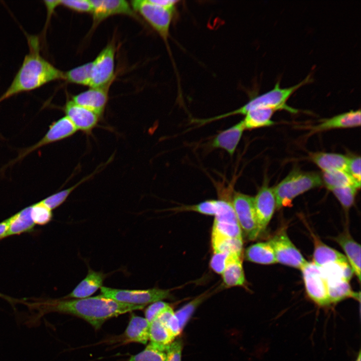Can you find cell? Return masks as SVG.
Here are the masks:
<instances>
[{
	"instance_id": "cell-1",
	"label": "cell",
	"mask_w": 361,
	"mask_h": 361,
	"mask_svg": "<svg viewBox=\"0 0 361 361\" xmlns=\"http://www.w3.org/2000/svg\"><path fill=\"white\" fill-rule=\"evenodd\" d=\"M41 305L46 312H58L80 317L96 329L111 318L142 309L146 306L120 302L101 295L72 300L53 299Z\"/></svg>"
},
{
	"instance_id": "cell-2",
	"label": "cell",
	"mask_w": 361,
	"mask_h": 361,
	"mask_svg": "<svg viewBox=\"0 0 361 361\" xmlns=\"http://www.w3.org/2000/svg\"><path fill=\"white\" fill-rule=\"evenodd\" d=\"M29 53L7 90L0 96V103L18 94L38 89L50 82L64 80V73L54 67L40 53L39 38L27 35Z\"/></svg>"
},
{
	"instance_id": "cell-3",
	"label": "cell",
	"mask_w": 361,
	"mask_h": 361,
	"mask_svg": "<svg viewBox=\"0 0 361 361\" xmlns=\"http://www.w3.org/2000/svg\"><path fill=\"white\" fill-rule=\"evenodd\" d=\"M310 76H307L298 84L293 86L282 88L277 82L269 91L252 98L241 107L232 111L209 118L210 122L226 118L234 115H245L248 111L258 108H269L278 110L284 109L291 112L296 110L287 106L286 102L290 97L300 87L308 83Z\"/></svg>"
},
{
	"instance_id": "cell-4",
	"label": "cell",
	"mask_w": 361,
	"mask_h": 361,
	"mask_svg": "<svg viewBox=\"0 0 361 361\" xmlns=\"http://www.w3.org/2000/svg\"><path fill=\"white\" fill-rule=\"evenodd\" d=\"M322 185L321 177L316 173L293 170L273 188L276 209L290 206L296 197Z\"/></svg>"
},
{
	"instance_id": "cell-5",
	"label": "cell",
	"mask_w": 361,
	"mask_h": 361,
	"mask_svg": "<svg viewBox=\"0 0 361 361\" xmlns=\"http://www.w3.org/2000/svg\"><path fill=\"white\" fill-rule=\"evenodd\" d=\"M131 3L133 11L138 12L159 35L170 53L168 39L174 10L161 7L153 0H134Z\"/></svg>"
},
{
	"instance_id": "cell-6",
	"label": "cell",
	"mask_w": 361,
	"mask_h": 361,
	"mask_svg": "<svg viewBox=\"0 0 361 361\" xmlns=\"http://www.w3.org/2000/svg\"><path fill=\"white\" fill-rule=\"evenodd\" d=\"M100 289L103 296L118 302L135 305H146L168 298L170 296L169 290L159 288L126 290L102 286Z\"/></svg>"
},
{
	"instance_id": "cell-7",
	"label": "cell",
	"mask_w": 361,
	"mask_h": 361,
	"mask_svg": "<svg viewBox=\"0 0 361 361\" xmlns=\"http://www.w3.org/2000/svg\"><path fill=\"white\" fill-rule=\"evenodd\" d=\"M232 204L241 229L249 240L261 234L256 213L254 198L239 192H234Z\"/></svg>"
},
{
	"instance_id": "cell-8",
	"label": "cell",
	"mask_w": 361,
	"mask_h": 361,
	"mask_svg": "<svg viewBox=\"0 0 361 361\" xmlns=\"http://www.w3.org/2000/svg\"><path fill=\"white\" fill-rule=\"evenodd\" d=\"M300 270L308 297L319 307L331 306L328 296L326 281L320 267L313 262H307Z\"/></svg>"
},
{
	"instance_id": "cell-9",
	"label": "cell",
	"mask_w": 361,
	"mask_h": 361,
	"mask_svg": "<svg viewBox=\"0 0 361 361\" xmlns=\"http://www.w3.org/2000/svg\"><path fill=\"white\" fill-rule=\"evenodd\" d=\"M268 242L274 251L277 263L301 269L307 262L290 240L285 230L277 232Z\"/></svg>"
},
{
	"instance_id": "cell-10",
	"label": "cell",
	"mask_w": 361,
	"mask_h": 361,
	"mask_svg": "<svg viewBox=\"0 0 361 361\" xmlns=\"http://www.w3.org/2000/svg\"><path fill=\"white\" fill-rule=\"evenodd\" d=\"M115 47L108 44L92 62L90 87L109 85L114 77Z\"/></svg>"
},
{
	"instance_id": "cell-11",
	"label": "cell",
	"mask_w": 361,
	"mask_h": 361,
	"mask_svg": "<svg viewBox=\"0 0 361 361\" xmlns=\"http://www.w3.org/2000/svg\"><path fill=\"white\" fill-rule=\"evenodd\" d=\"M78 130L66 116L54 121L45 135L37 143L21 152L10 164L23 158L33 151L46 145L66 139L73 135Z\"/></svg>"
},
{
	"instance_id": "cell-12",
	"label": "cell",
	"mask_w": 361,
	"mask_h": 361,
	"mask_svg": "<svg viewBox=\"0 0 361 361\" xmlns=\"http://www.w3.org/2000/svg\"><path fill=\"white\" fill-rule=\"evenodd\" d=\"M65 116L80 130L89 135L97 126L100 117L93 111L80 106L72 100L67 101L63 108Z\"/></svg>"
},
{
	"instance_id": "cell-13",
	"label": "cell",
	"mask_w": 361,
	"mask_h": 361,
	"mask_svg": "<svg viewBox=\"0 0 361 361\" xmlns=\"http://www.w3.org/2000/svg\"><path fill=\"white\" fill-rule=\"evenodd\" d=\"M254 206L260 233L266 229L276 209L273 189L264 185L254 198Z\"/></svg>"
},
{
	"instance_id": "cell-14",
	"label": "cell",
	"mask_w": 361,
	"mask_h": 361,
	"mask_svg": "<svg viewBox=\"0 0 361 361\" xmlns=\"http://www.w3.org/2000/svg\"><path fill=\"white\" fill-rule=\"evenodd\" d=\"M93 24L96 25L110 16L123 14L135 16L133 10L125 0H90Z\"/></svg>"
},
{
	"instance_id": "cell-15",
	"label": "cell",
	"mask_w": 361,
	"mask_h": 361,
	"mask_svg": "<svg viewBox=\"0 0 361 361\" xmlns=\"http://www.w3.org/2000/svg\"><path fill=\"white\" fill-rule=\"evenodd\" d=\"M109 85L102 87H90L88 90L72 97L75 103L86 108L99 115H103L108 102Z\"/></svg>"
},
{
	"instance_id": "cell-16",
	"label": "cell",
	"mask_w": 361,
	"mask_h": 361,
	"mask_svg": "<svg viewBox=\"0 0 361 361\" xmlns=\"http://www.w3.org/2000/svg\"><path fill=\"white\" fill-rule=\"evenodd\" d=\"M360 109L344 112L322 120L311 128V133H316L337 128H346L360 125Z\"/></svg>"
},
{
	"instance_id": "cell-17",
	"label": "cell",
	"mask_w": 361,
	"mask_h": 361,
	"mask_svg": "<svg viewBox=\"0 0 361 361\" xmlns=\"http://www.w3.org/2000/svg\"><path fill=\"white\" fill-rule=\"evenodd\" d=\"M244 130V124L241 120L218 133L211 141L210 146L213 148L224 149L232 156L235 152Z\"/></svg>"
},
{
	"instance_id": "cell-18",
	"label": "cell",
	"mask_w": 361,
	"mask_h": 361,
	"mask_svg": "<svg viewBox=\"0 0 361 361\" xmlns=\"http://www.w3.org/2000/svg\"><path fill=\"white\" fill-rule=\"evenodd\" d=\"M312 236L314 243L312 262L315 265L321 267L332 263H348L343 254L324 244L314 234Z\"/></svg>"
},
{
	"instance_id": "cell-19",
	"label": "cell",
	"mask_w": 361,
	"mask_h": 361,
	"mask_svg": "<svg viewBox=\"0 0 361 361\" xmlns=\"http://www.w3.org/2000/svg\"><path fill=\"white\" fill-rule=\"evenodd\" d=\"M345 254V257L353 273L360 281V245L348 233H343L335 238Z\"/></svg>"
},
{
	"instance_id": "cell-20",
	"label": "cell",
	"mask_w": 361,
	"mask_h": 361,
	"mask_svg": "<svg viewBox=\"0 0 361 361\" xmlns=\"http://www.w3.org/2000/svg\"><path fill=\"white\" fill-rule=\"evenodd\" d=\"M242 257L231 254L223 273L222 279L227 288L235 286H244L246 279L242 265Z\"/></svg>"
},
{
	"instance_id": "cell-21",
	"label": "cell",
	"mask_w": 361,
	"mask_h": 361,
	"mask_svg": "<svg viewBox=\"0 0 361 361\" xmlns=\"http://www.w3.org/2000/svg\"><path fill=\"white\" fill-rule=\"evenodd\" d=\"M104 278L105 275L103 273L89 269L85 278L69 294L63 298L81 299L89 297L102 287Z\"/></svg>"
},
{
	"instance_id": "cell-22",
	"label": "cell",
	"mask_w": 361,
	"mask_h": 361,
	"mask_svg": "<svg viewBox=\"0 0 361 361\" xmlns=\"http://www.w3.org/2000/svg\"><path fill=\"white\" fill-rule=\"evenodd\" d=\"M149 324L145 318L132 314L124 333V342L145 344L149 339Z\"/></svg>"
},
{
	"instance_id": "cell-23",
	"label": "cell",
	"mask_w": 361,
	"mask_h": 361,
	"mask_svg": "<svg viewBox=\"0 0 361 361\" xmlns=\"http://www.w3.org/2000/svg\"><path fill=\"white\" fill-rule=\"evenodd\" d=\"M310 158L323 172H326L346 171L349 157L339 153L316 152L311 154Z\"/></svg>"
},
{
	"instance_id": "cell-24",
	"label": "cell",
	"mask_w": 361,
	"mask_h": 361,
	"mask_svg": "<svg viewBox=\"0 0 361 361\" xmlns=\"http://www.w3.org/2000/svg\"><path fill=\"white\" fill-rule=\"evenodd\" d=\"M330 305L336 304L346 298L360 301V293L353 291L349 281L344 279L326 281Z\"/></svg>"
},
{
	"instance_id": "cell-25",
	"label": "cell",
	"mask_w": 361,
	"mask_h": 361,
	"mask_svg": "<svg viewBox=\"0 0 361 361\" xmlns=\"http://www.w3.org/2000/svg\"><path fill=\"white\" fill-rule=\"evenodd\" d=\"M175 337L166 324L158 318H155L150 324V343L159 349L165 351Z\"/></svg>"
},
{
	"instance_id": "cell-26",
	"label": "cell",
	"mask_w": 361,
	"mask_h": 361,
	"mask_svg": "<svg viewBox=\"0 0 361 361\" xmlns=\"http://www.w3.org/2000/svg\"><path fill=\"white\" fill-rule=\"evenodd\" d=\"M245 256L248 261L257 264L269 265L277 263L274 251L268 242L250 246L245 251Z\"/></svg>"
},
{
	"instance_id": "cell-27",
	"label": "cell",
	"mask_w": 361,
	"mask_h": 361,
	"mask_svg": "<svg viewBox=\"0 0 361 361\" xmlns=\"http://www.w3.org/2000/svg\"><path fill=\"white\" fill-rule=\"evenodd\" d=\"M9 220L5 237L32 231L35 225L31 217V206L11 216Z\"/></svg>"
},
{
	"instance_id": "cell-28",
	"label": "cell",
	"mask_w": 361,
	"mask_h": 361,
	"mask_svg": "<svg viewBox=\"0 0 361 361\" xmlns=\"http://www.w3.org/2000/svg\"><path fill=\"white\" fill-rule=\"evenodd\" d=\"M275 110L269 108H258L251 110L244 115L245 129H252L274 124L271 118Z\"/></svg>"
},
{
	"instance_id": "cell-29",
	"label": "cell",
	"mask_w": 361,
	"mask_h": 361,
	"mask_svg": "<svg viewBox=\"0 0 361 361\" xmlns=\"http://www.w3.org/2000/svg\"><path fill=\"white\" fill-rule=\"evenodd\" d=\"M321 177L322 184L330 191L346 187H354L358 189L360 188V184L345 170L323 172Z\"/></svg>"
},
{
	"instance_id": "cell-30",
	"label": "cell",
	"mask_w": 361,
	"mask_h": 361,
	"mask_svg": "<svg viewBox=\"0 0 361 361\" xmlns=\"http://www.w3.org/2000/svg\"><path fill=\"white\" fill-rule=\"evenodd\" d=\"M213 252H222L243 256V239L232 238L212 232Z\"/></svg>"
},
{
	"instance_id": "cell-31",
	"label": "cell",
	"mask_w": 361,
	"mask_h": 361,
	"mask_svg": "<svg viewBox=\"0 0 361 361\" xmlns=\"http://www.w3.org/2000/svg\"><path fill=\"white\" fill-rule=\"evenodd\" d=\"M326 281L344 279L349 281L353 272L348 263H332L320 267Z\"/></svg>"
},
{
	"instance_id": "cell-32",
	"label": "cell",
	"mask_w": 361,
	"mask_h": 361,
	"mask_svg": "<svg viewBox=\"0 0 361 361\" xmlns=\"http://www.w3.org/2000/svg\"><path fill=\"white\" fill-rule=\"evenodd\" d=\"M92 62H88L64 73V80L69 83L90 85Z\"/></svg>"
},
{
	"instance_id": "cell-33",
	"label": "cell",
	"mask_w": 361,
	"mask_h": 361,
	"mask_svg": "<svg viewBox=\"0 0 361 361\" xmlns=\"http://www.w3.org/2000/svg\"><path fill=\"white\" fill-rule=\"evenodd\" d=\"M95 172L85 176L77 183L70 188L57 192L41 201V203L52 211L62 205L67 199L71 193L79 185L92 177Z\"/></svg>"
},
{
	"instance_id": "cell-34",
	"label": "cell",
	"mask_w": 361,
	"mask_h": 361,
	"mask_svg": "<svg viewBox=\"0 0 361 361\" xmlns=\"http://www.w3.org/2000/svg\"><path fill=\"white\" fill-rule=\"evenodd\" d=\"M209 293H205L200 295L174 312L175 315L178 320L181 331L192 317L197 307L208 296Z\"/></svg>"
},
{
	"instance_id": "cell-35",
	"label": "cell",
	"mask_w": 361,
	"mask_h": 361,
	"mask_svg": "<svg viewBox=\"0 0 361 361\" xmlns=\"http://www.w3.org/2000/svg\"><path fill=\"white\" fill-rule=\"evenodd\" d=\"M165 351L149 343L141 352L132 355L127 361H165Z\"/></svg>"
},
{
	"instance_id": "cell-36",
	"label": "cell",
	"mask_w": 361,
	"mask_h": 361,
	"mask_svg": "<svg viewBox=\"0 0 361 361\" xmlns=\"http://www.w3.org/2000/svg\"><path fill=\"white\" fill-rule=\"evenodd\" d=\"M357 189L354 187H346L334 189L330 191L345 210H348L353 204Z\"/></svg>"
},
{
	"instance_id": "cell-37",
	"label": "cell",
	"mask_w": 361,
	"mask_h": 361,
	"mask_svg": "<svg viewBox=\"0 0 361 361\" xmlns=\"http://www.w3.org/2000/svg\"><path fill=\"white\" fill-rule=\"evenodd\" d=\"M218 200H207L196 205L183 206L175 209L179 211H189L199 213L206 215L215 216L218 211Z\"/></svg>"
},
{
	"instance_id": "cell-38",
	"label": "cell",
	"mask_w": 361,
	"mask_h": 361,
	"mask_svg": "<svg viewBox=\"0 0 361 361\" xmlns=\"http://www.w3.org/2000/svg\"><path fill=\"white\" fill-rule=\"evenodd\" d=\"M31 217L35 224L44 225L52 220L53 214L51 210L40 201L31 205Z\"/></svg>"
},
{
	"instance_id": "cell-39",
	"label": "cell",
	"mask_w": 361,
	"mask_h": 361,
	"mask_svg": "<svg viewBox=\"0 0 361 361\" xmlns=\"http://www.w3.org/2000/svg\"><path fill=\"white\" fill-rule=\"evenodd\" d=\"M222 252H213V255L210 262L211 268L216 273L222 274L227 266L230 255Z\"/></svg>"
},
{
	"instance_id": "cell-40",
	"label": "cell",
	"mask_w": 361,
	"mask_h": 361,
	"mask_svg": "<svg viewBox=\"0 0 361 361\" xmlns=\"http://www.w3.org/2000/svg\"><path fill=\"white\" fill-rule=\"evenodd\" d=\"M60 5L79 13H91L92 10L90 0H63Z\"/></svg>"
},
{
	"instance_id": "cell-41",
	"label": "cell",
	"mask_w": 361,
	"mask_h": 361,
	"mask_svg": "<svg viewBox=\"0 0 361 361\" xmlns=\"http://www.w3.org/2000/svg\"><path fill=\"white\" fill-rule=\"evenodd\" d=\"M183 342L182 339L173 340L167 347L165 361H181Z\"/></svg>"
},
{
	"instance_id": "cell-42",
	"label": "cell",
	"mask_w": 361,
	"mask_h": 361,
	"mask_svg": "<svg viewBox=\"0 0 361 361\" xmlns=\"http://www.w3.org/2000/svg\"><path fill=\"white\" fill-rule=\"evenodd\" d=\"M169 305V303L162 300L151 303L145 310V318L150 324L158 313Z\"/></svg>"
},
{
	"instance_id": "cell-43",
	"label": "cell",
	"mask_w": 361,
	"mask_h": 361,
	"mask_svg": "<svg viewBox=\"0 0 361 361\" xmlns=\"http://www.w3.org/2000/svg\"><path fill=\"white\" fill-rule=\"evenodd\" d=\"M346 171L358 183L360 184V157L359 156L349 157Z\"/></svg>"
},
{
	"instance_id": "cell-44",
	"label": "cell",
	"mask_w": 361,
	"mask_h": 361,
	"mask_svg": "<svg viewBox=\"0 0 361 361\" xmlns=\"http://www.w3.org/2000/svg\"><path fill=\"white\" fill-rule=\"evenodd\" d=\"M9 218L0 223V240L5 238L9 225Z\"/></svg>"
},
{
	"instance_id": "cell-45",
	"label": "cell",
	"mask_w": 361,
	"mask_h": 361,
	"mask_svg": "<svg viewBox=\"0 0 361 361\" xmlns=\"http://www.w3.org/2000/svg\"><path fill=\"white\" fill-rule=\"evenodd\" d=\"M0 297H2V298H4V299H7V300H8L9 302H13V299H12L11 298H10V297H8V296H6V295L2 294L1 293H0Z\"/></svg>"
},
{
	"instance_id": "cell-46",
	"label": "cell",
	"mask_w": 361,
	"mask_h": 361,
	"mask_svg": "<svg viewBox=\"0 0 361 361\" xmlns=\"http://www.w3.org/2000/svg\"><path fill=\"white\" fill-rule=\"evenodd\" d=\"M360 358H361V356H360V350H359V352H358V354H357V356H356V359H355V360L354 361H360Z\"/></svg>"
}]
</instances>
